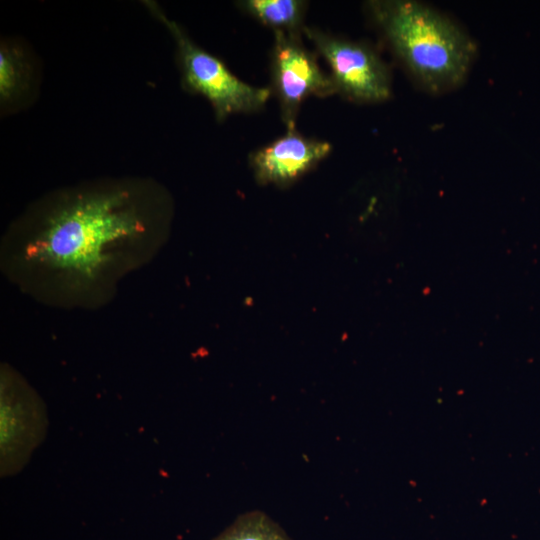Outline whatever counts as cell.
Segmentation results:
<instances>
[{
  "label": "cell",
  "instance_id": "6da1fadb",
  "mask_svg": "<svg viewBox=\"0 0 540 540\" xmlns=\"http://www.w3.org/2000/svg\"><path fill=\"white\" fill-rule=\"evenodd\" d=\"M173 199L159 182L122 177L80 182L31 203L0 246L5 278L43 305L94 310L167 242Z\"/></svg>",
  "mask_w": 540,
  "mask_h": 540
},
{
  "label": "cell",
  "instance_id": "7a4b0ae2",
  "mask_svg": "<svg viewBox=\"0 0 540 540\" xmlns=\"http://www.w3.org/2000/svg\"><path fill=\"white\" fill-rule=\"evenodd\" d=\"M366 4L393 54L423 90L441 94L463 84L477 45L460 25L414 0H372Z\"/></svg>",
  "mask_w": 540,
  "mask_h": 540
},
{
  "label": "cell",
  "instance_id": "3957f363",
  "mask_svg": "<svg viewBox=\"0 0 540 540\" xmlns=\"http://www.w3.org/2000/svg\"><path fill=\"white\" fill-rule=\"evenodd\" d=\"M144 3L175 40L183 86L187 91L205 97L219 122L232 114L253 113L265 106L272 94L270 88L241 81L220 59L195 44L156 2Z\"/></svg>",
  "mask_w": 540,
  "mask_h": 540
},
{
  "label": "cell",
  "instance_id": "277c9868",
  "mask_svg": "<svg viewBox=\"0 0 540 540\" xmlns=\"http://www.w3.org/2000/svg\"><path fill=\"white\" fill-rule=\"evenodd\" d=\"M303 33L328 63L337 93L358 103H379L390 98L389 68L369 45L315 28L304 27Z\"/></svg>",
  "mask_w": 540,
  "mask_h": 540
},
{
  "label": "cell",
  "instance_id": "5b68a950",
  "mask_svg": "<svg viewBox=\"0 0 540 540\" xmlns=\"http://www.w3.org/2000/svg\"><path fill=\"white\" fill-rule=\"evenodd\" d=\"M271 83L287 130L295 128L300 105L307 97L337 93L330 75L322 71L315 55L306 49L301 34L297 33L274 31Z\"/></svg>",
  "mask_w": 540,
  "mask_h": 540
},
{
  "label": "cell",
  "instance_id": "8992f818",
  "mask_svg": "<svg viewBox=\"0 0 540 540\" xmlns=\"http://www.w3.org/2000/svg\"><path fill=\"white\" fill-rule=\"evenodd\" d=\"M331 151L326 141L307 138L296 129L250 155V166L260 184L286 186L312 170Z\"/></svg>",
  "mask_w": 540,
  "mask_h": 540
},
{
  "label": "cell",
  "instance_id": "52a82bcc",
  "mask_svg": "<svg viewBox=\"0 0 540 540\" xmlns=\"http://www.w3.org/2000/svg\"><path fill=\"white\" fill-rule=\"evenodd\" d=\"M31 66L26 53L18 44L1 42L0 46V102L9 108L29 91Z\"/></svg>",
  "mask_w": 540,
  "mask_h": 540
},
{
  "label": "cell",
  "instance_id": "ba28073f",
  "mask_svg": "<svg viewBox=\"0 0 540 540\" xmlns=\"http://www.w3.org/2000/svg\"><path fill=\"white\" fill-rule=\"evenodd\" d=\"M238 6L261 24L286 33L303 32L307 3L300 0H245Z\"/></svg>",
  "mask_w": 540,
  "mask_h": 540
},
{
  "label": "cell",
  "instance_id": "9c48e42d",
  "mask_svg": "<svg viewBox=\"0 0 540 540\" xmlns=\"http://www.w3.org/2000/svg\"><path fill=\"white\" fill-rule=\"evenodd\" d=\"M215 540H291L268 515L250 511L240 515Z\"/></svg>",
  "mask_w": 540,
  "mask_h": 540
}]
</instances>
